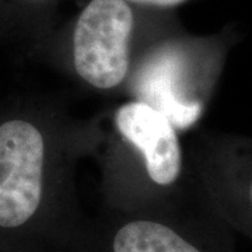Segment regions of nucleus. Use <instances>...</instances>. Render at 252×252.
<instances>
[{"mask_svg":"<svg viewBox=\"0 0 252 252\" xmlns=\"http://www.w3.org/2000/svg\"><path fill=\"white\" fill-rule=\"evenodd\" d=\"M97 140L95 117L49 101L0 111V252H46L83 243L90 219L76 170Z\"/></svg>","mask_w":252,"mask_h":252,"instance_id":"1","label":"nucleus"},{"mask_svg":"<svg viewBox=\"0 0 252 252\" xmlns=\"http://www.w3.org/2000/svg\"><path fill=\"white\" fill-rule=\"evenodd\" d=\"M93 157L107 209L172 206L200 195L181 132L160 109L127 98L95 117Z\"/></svg>","mask_w":252,"mask_h":252,"instance_id":"2","label":"nucleus"},{"mask_svg":"<svg viewBox=\"0 0 252 252\" xmlns=\"http://www.w3.org/2000/svg\"><path fill=\"white\" fill-rule=\"evenodd\" d=\"M233 42L227 32L144 36L122 94L160 109L181 133L190 130L215 95Z\"/></svg>","mask_w":252,"mask_h":252,"instance_id":"3","label":"nucleus"},{"mask_svg":"<svg viewBox=\"0 0 252 252\" xmlns=\"http://www.w3.org/2000/svg\"><path fill=\"white\" fill-rule=\"evenodd\" d=\"M233 234L199 195L172 206L104 207L90 219L83 244L89 252H235Z\"/></svg>","mask_w":252,"mask_h":252,"instance_id":"4","label":"nucleus"},{"mask_svg":"<svg viewBox=\"0 0 252 252\" xmlns=\"http://www.w3.org/2000/svg\"><path fill=\"white\" fill-rule=\"evenodd\" d=\"M135 7L125 0H89L73 21L58 63L90 90L124 93L144 38Z\"/></svg>","mask_w":252,"mask_h":252,"instance_id":"5","label":"nucleus"},{"mask_svg":"<svg viewBox=\"0 0 252 252\" xmlns=\"http://www.w3.org/2000/svg\"><path fill=\"white\" fill-rule=\"evenodd\" d=\"M188 156L207 206L233 233L252 240V137L199 130Z\"/></svg>","mask_w":252,"mask_h":252,"instance_id":"6","label":"nucleus"},{"mask_svg":"<svg viewBox=\"0 0 252 252\" xmlns=\"http://www.w3.org/2000/svg\"><path fill=\"white\" fill-rule=\"evenodd\" d=\"M56 0H0V34L42 38Z\"/></svg>","mask_w":252,"mask_h":252,"instance_id":"7","label":"nucleus"},{"mask_svg":"<svg viewBox=\"0 0 252 252\" xmlns=\"http://www.w3.org/2000/svg\"><path fill=\"white\" fill-rule=\"evenodd\" d=\"M127 3L137 6V7H146V9L167 10L174 9L188 3L189 0H125Z\"/></svg>","mask_w":252,"mask_h":252,"instance_id":"8","label":"nucleus"},{"mask_svg":"<svg viewBox=\"0 0 252 252\" xmlns=\"http://www.w3.org/2000/svg\"><path fill=\"white\" fill-rule=\"evenodd\" d=\"M46 252H89V250L84 247V244L81 243L77 247H72V248H63V250H55V251H46Z\"/></svg>","mask_w":252,"mask_h":252,"instance_id":"9","label":"nucleus"}]
</instances>
